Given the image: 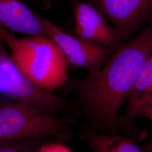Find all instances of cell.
<instances>
[{
    "label": "cell",
    "instance_id": "cell-1",
    "mask_svg": "<svg viewBox=\"0 0 152 152\" xmlns=\"http://www.w3.org/2000/svg\"><path fill=\"white\" fill-rule=\"evenodd\" d=\"M152 53V24L115 50L99 71L82 78H69L66 85L76 96L86 128L100 134L124 136L120 109L134 86Z\"/></svg>",
    "mask_w": 152,
    "mask_h": 152
},
{
    "label": "cell",
    "instance_id": "cell-2",
    "mask_svg": "<svg viewBox=\"0 0 152 152\" xmlns=\"http://www.w3.org/2000/svg\"><path fill=\"white\" fill-rule=\"evenodd\" d=\"M0 37L9 47L16 64L38 87L53 92L69 79L66 61L48 37L17 38L0 26Z\"/></svg>",
    "mask_w": 152,
    "mask_h": 152
},
{
    "label": "cell",
    "instance_id": "cell-3",
    "mask_svg": "<svg viewBox=\"0 0 152 152\" xmlns=\"http://www.w3.org/2000/svg\"><path fill=\"white\" fill-rule=\"evenodd\" d=\"M72 135L65 119L0 98V142L53 139L63 142Z\"/></svg>",
    "mask_w": 152,
    "mask_h": 152
},
{
    "label": "cell",
    "instance_id": "cell-4",
    "mask_svg": "<svg viewBox=\"0 0 152 152\" xmlns=\"http://www.w3.org/2000/svg\"><path fill=\"white\" fill-rule=\"evenodd\" d=\"M56 115L67 107L65 100L40 88L16 64L0 37V98Z\"/></svg>",
    "mask_w": 152,
    "mask_h": 152
},
{
    "label": "cell",
    "instance_id": "cell-5",
    "mask_svg": "<svg viewBox=\"0 0 152 152\" xmlns=\"http://www.w3.org/2000/svg\"><path fill=\"white\" fill-rule=\"evenodd\" d=\"M48 37L64 56L69 67L82 68L94 73L100 70L115 49L94 44L64 32L37 13Z\"/></svg>",
    "mask_w": 152,
    "mask_h": 152
},
{
    "label": "cell",
    "instance_id": "cell-6",
    "mask_svg": "<svg viewBox=\"0 0 152 152\" xmlns=\"http://www.w3.org/2000/svg\"><path fill=\"white\" fill-rule=\"evenodd\" d=\"M111 22L123 42L152 18V0H90Z\"/></svg>",
    "mask_w": 152,
    "mask_h": 152
},
{
    "label": "cell",
    "instance_id": "cell-7",
    "mask_svg": "<svg viewBox=\"0 0 152 152\" xmlns=\"http://www.w3.org/2000/svg\"><path fill=\"white\" fill-rule=\"evenodd\" d=\"M77 37L88 42L116 49L122 44L119 34L98 9L81 0H72Z\"/></svg>",
    "mask_w": 152,
    "mask_h": 152
},
{
    "label": "cell",
    "instance_id": "cell-8",
    "mask_svg": "<svg viewBox=\"0 0 152 152\" xmlns=\"http://www.w3.org/2000/svg\"><path fill=\"white\" fill-rule=\"evenodd\" d=\"M152 95V53L143 66L134 86L127 97L125 113L120 116L124 135L139 141L146 135L145 131L138 129L135 124L142 102Z\"/></svg>",
    "mask_w": 152,
    "mask_h": 152
},
{
    "label": "cell",
    "instance_id": "cell-9",
    "mask_svg": "<svg viewBox=\"0 0 152 152\" xmlns=\"http://www.w3.org/2000/svg\"><path fill=\"white\" fill-rule=\"evenodd\" d=\"M0 26L13 32L48 37L37 13L22 0H0Z\"/></svg>",
    "mask_w": 152,
    "mask_h": 152
},
{
    "label": "cell",
    "instance_id": "cell-10",
    "mask_svg": "<svg viewBox=\"0 0 152 152\" xmlns=\"http://www.w3.org/2000/svg\"><path fill=\"white\" fill-rule=\"evenodd\" d=\"M82 134L94 152H144L127 136L100 134L87 128Z\"/></svg>",
    "mask_w": 152,
    "mask_h": 152
},
{
    "label": "cell",
    "instance_id": "cell-11",
    "mask_svg": "<svg viewBox=\"0 0 152 152\" xmlns=\"http://www.w3.org/2000/svg\"><path fill=\"white\" fill-rule=\"evenodd\" d=\"M45 139H23L0 142V152H36Z\"/></svg>",
    "mask_w": 152,
    "mask_h": 152
},
{
    "label": "cell",
    "instance_id": "cell-12",
    "mask_svg": "<svg viewBox=\"0 0 152 152\" xmlns=\"http://www.w3.org/2000/svg\"><path fill=\"white\" fill-rule=\"evenodd\" d=\"M36 152H72L63 142L56 141L44 142Z\"/></svg>",
    "mask_w": 152,
    "mask_h": 152
},
{
    "label": "cell",
    "instance_id": "cell-13",
    "mask_svg": "<svg viewBox=\"0 0 152 152\" xmlns=\"http://www.w3.org/2000/svg\"><path fill=\"white\" fill-rule=\"evenodd\" d=\"M147 117L152 122V95L141 104L138 112V115Z\"/></svg>",
    "mask_w": 152,
    "mask_h": 152
},
{
    "label": "cell",
    "instance_id": "cell-14",
    "mask_svg": "<svg viewBox=\"0 0 152 152\" xmlns=\"http://www.w3.org/2000/svg\"><path fill=\"white\" fill-rule=\"evenodd\" d=\"M142 149L144 152H152V138Z\"/></svg>",
    "mask_w": 152,
    "mask_h": 152
}]
</instances>
